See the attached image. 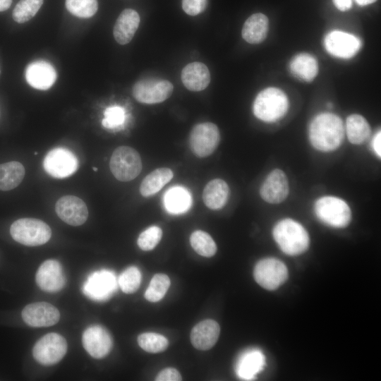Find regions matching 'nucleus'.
<instances>
[{"mask_svg":"<svg viewBox=\"0 0 381 381\" xmlns=\"http://www.w3.org/2000/svg\"><path fill=\"white\" fill-rule=\"evenodd\" d=\"M337 9L341 11H346L351 8L352 0H332Z\"/></svg>","mask_w":381,"mask_h":381,"instance_id":"obj_42","label":"nucleus"},{"mask_svg":"<svg viewBox=\"0 0 381 381\" xmlns=\"http://www.w3.org/2000/svg\"><path fill=\"white\" fill-rule=\"evenodd\" d=\"M23 321L30 327H44L56 324L60 319L59 310L46 302H36L27 305L22 310Z\"/></svg>","mask_w":381,"mask_h":381,"instance_id":"obj_15","label":"nucleus"},{"mask_svg":"<svg viewBox=\"0 0 381 381\" xmlns=\"http://www.w3.org/2000/svg\"><path fill=\"white\" fill-rule=\"evenodd\" d=\"M0 73H1V71H0Z\"/></svg>","mask_w":381,"mask_h":381,"instance_id":"obj_46","label":"nucleus"},{"mask_svg":"<svg viewBox=\"0 0 381 381\" xmlns=\"http://www.w3.org/2000/svg\"><path fill=\"white\" fill-rule=\"evenodd\" d=\"M43 0H20L13 11V18L18 23H24L32 18L37 13Z\"/></svg>","mask_w":381,"mask_h":381,"instance_id":"obj_35","label":"nucleus"},{"mask_svg":"<svg viewBox=\"0 0 381 381\" xmlns=\"http://www.w3.org/2000/svg\"><path fill=\"white\" fill-rule=\"evenodd\" d=\"M380 142H381V133H380V131H379L375 135L372 140V147L373 148V150L375 153L377 155V156H378L379 157L381 156Z\"/></svg>","mask_w":381,"mask_h":381,"instance_id":"obj_41","label":"nucleus"},{"mask_svg":"<svg viewBox=\"0 0 381 381\" xmlns=\"http://www.w3.org/2000/svg\"><path fill=\"white\" fill-rule=\"evenodd\" d=\"M191 195L183 187L175 186L164 195V203L168 212L181 214L186 212L191 205Z\"/></svg>","mask_w":381,"mask_h":381,"instance_id":"obj_28","label":"nucleus"},{"mask_svg":"<svg viewBox=\"0 0 381 381\" xmlns=\"http://www.w3.org/2000/svg\"><path fill=\"white\" fill-rule=\"evenodd\" d=\"M346 132L349 140L355 145L364 143L370 135V126L366 119L359 114L348 116L346 121Z\"/></svg>","mask_w":381,"mask_h":381,"instance_id":"obj_30","label":"nucleus"},{"mask_svg":"<svg viewBox=\"0 0 381 381\" xmlns=\"http://www.w3.org/2000/svg\"><path fill=\"white\" fill-rule=\"evenodd\" d=\"M10 233L16 241L28 246L44 244L52 236L49 226L34 218H22L15 221L11 226Z\"/></svg>","mask_w":381,"mask_h":381,"instance_id":"obj_4","label":"nucleus"},{"mask_svg":"<svg viewBox=\"0 0 381 381\" xmlns=\"http://www.w3.org/2000/svg\"><path fill=\"white\" fill-rule=\"evenodd\" d=\"M92 169H93L94 171H97V169L96 167H93Z\"/></svg>","mask_w":381,"mask_h":381,"instance_id":"obj_45","label":"nucleus"},{"mask_svg":"<svg viewBox=\"0 0 381 381\" xmlns=\"http://www.w3.org/2000/svg\"><path fill=\"white\" fill-rule=\"evenodd\" d=\"M190 243L193 250L199 255L210 258L217 252V245L211 236L205 231L197 230L190 236Z\"/></svg>","mask_w":381,"mask_h":381,"instance_id":"obj_31","label":"nucleus"},{"mask_svg":"<svg viewBox=\"0 0 381 381\" xmlns=\"http://www.w3.org/2000/svg\"><path fill=\"white\" fill-rule=\"evenodd\" d=\"M344 126L341 119L332 113L316 116L309 128V138L312 145L322 152L337 149L344 137Z\"/></svg>","mask_w":381,"mask_h":381,"instance_id":"obj_1","label":"nucleus"},{"mask_svg":"<svg viewBox=\"0 0 381 381\" xmlns=\"http://www.w3.org/2000/svg\"><path fill=\"white\" fill-rule=\"evenodd\" d=\"M377 0H356L360 6H366L375 2Z\"/></svg>","mask_w":381,"mask_h":381,"instance_id":"obj_44","label":"nucleus"},{"mask_svg":"<svg viewBox=\"0 0 381 381\" xmlns=\"http://www.w3.org/2000/svg\"><path fill=\"white\" fill-rule=\"evenodd\" d=\"M207 5V0H182L183 10L188 15L196 16L203 12Z\"/></svg>","mask_w":381,"mask_h":381,"instance_id":"obj_39","label":"nucleus"},{"mask_svg":"<svg viewBox=\"0 0 381 381\" xmlns=\"http://www.w3.org/2000/svg\"><path fill=\"white\" fill-rule=\"evenodd\" d=\"M23 165L16 161L0 164V190H10L17 187L25 176Z\"/></svg>","mask_w":381,"mask_h":381,"instance_id":"obj_29","label":"nucleus"},{"mask_svg":"<svg viewBox=\"0 0 381 381\" xmlns=\"http://www.w3.org/2000/svg\"><path fill=\"white\" fill-rule=\"evenodd\" d=\"M171 284L169 277L165 274H156L151 279L145 292V298L150 302L162 299Z\"/></svg>","mask_w":381,"mask_h":381,"instance_id":"obj_32","label":"nucleus"},{"mask_svg":"<svg viewBox=\"0 0 381 381\" xmlns=\"http://www.w3.org/2000/svg\"><path fill=\"white\" fill-rule=\"evenodd\" d=\"M268 28L267 17L260 13H254L245 21L242 37L250 44H259L266 38Z\"/></svg>","mask_w":381,"mask_h":381,"instance_id":"obj_25","label":"nucleus"},{"mask_svg":"<svg viewBox=\"0 0 381 381\" xmlns=\"http://www.w3.org/2000/svg\"><path fill=\"white\" fill-rule=\"evenodd\" d=\"M265 365V357L258 349H250L243 353L238 358L236 372L238 376L243 380H252Z\"/></svg>","mask_w":381,"mask_h":381,"instance_id":"obj_22","label":"nucleus"},{"mask_svg":"<svg viewBox=\"0 0 381 381\" xmlns=\"http://www.w3.org/2000/svg\"><path fill=\"white\" fill-rule=\"evenodd\" d=\"M25 79L32 87L46 90L55 83L56 72L49 62L36 61L30 63L25 69Z\"/></svg>","mask_w":381,"mask_h":381,"instance_id":"obj_19","label":"nucleus"},{"mask_svg":"<svg viewBox=\"0 0 381 381\" xmlns=\"http://www.w3.org/2000/svg\"><path fill=\"white\" fill-rule=\"evenodd\" d=\"M141 272L136 267L131 266L126 269L118 279V284L126 294L135 292L141 282Z\"/></svg>","mask_w":381,"mask_h":381,"instance_id":"obj_37","label":"nucleus"},{"mask_svg":"<svg viewBox=\"0 0 381 381\" xmlns=\"http://www.w3.org/2000/svg\"><path fill=\"white\" fill-rule=\"evenodd\" d=\"M55 211L61 220L71 226L82 225L88 217L86 204L74 195L60 198L56 202Z\"/></svg>","mask_w":381,"mask_h":381,"instance_id":"obj_16","label":"nucleus"},{"mask_svg":"<svg viewBox=\"0 0 381 381\" xmlns=\"http://www.w3.org/2000/svg\"><path fill=\"white\" fill-rule=\"evenodd\" d=\"M138 343L144 351L152 353L164 351L169 345L165 337L155 332H145L140 334Z\"/></svg>","mask_w":381,"mask_h":381,"instance_id":"obj_34","label":"nucleus"},{"mask_svg":"<svg viewBox=\"0 0 381 381\" xmlns=\"http://www.w3.org/2000/svg\"><path fill=\"white\" fill-rule=\"evenodd\" d=\"M110 170L120 181H130L135 179L142 170V161L139 153L128 146H119L113 152Z\"/></svg>","mask_w":381,"mask_h":381,"instance_id":"obj_6","label":"nucleus"},{"mask_svg":"<svg viewBox=\"0 0 381 381\" xmlns=\"http://www.w3.org/2000/svg\"><path fill=\"white\" fill-rule=\"evenodd\" d=\"M38 286L47 292H57L66 284V277L61 264L55 260L44 261L35 277Z\"/></svg>","mask_w":381,"mask_h":381,"instance_id":"obj_17","label":"nucleus"},{"mask_svg":"<svg viewBox=\"0 0 381 381\" xmlns=\"http://www.w3.org/2000/svg\"><path fill=\"white\" fill-rule=\"evenodd\" d=\"M117 280L114 273L109 270H101L90 274L83 285V293L91 300L104 301L116 291Z\"/></svg>","mask_w":381,"mask_h":381,"instance_id":"obj_9","label":"nucleus"},{"mask_svg":"<svg viewBox=\"0 0 381 381\" xmlns=\"http://www.w3.org/2000/svg\"><path fill=\"white\" fill-rule=\"evenodd\" d=\"M67 10L78 18L93 16L98 8L97 0H66Z\"/></svg>","mask_w":381,"mask_h":381,"instance_id":"obj_36","label":"nucleus"},{"mask_svg":"<svg viewBox=\"0 0 381 381\" xmlns=\"http://www.w3.org/2000/svg\"><path fill=\"white\" fill-rule=\"evenodd\" d=\"M272 234L280 249L289 255H300L309 246L310 238L307 231L300 223L291 219L287 218L277 222Z\"/></svg>","mask_w":381,"mask_h":381,"instance_id":"obj_2","label":"nucleus"},{"mask_svg":"<svg viewBox=\"0 0 381 381\" xmlns=\"http://www.w3.org/2000/svg\"><path fill=\"white\" fill-rule=\"evenodd\" d=\"M12 0H0V11L7 10L11 5Z\"/></svg>","mask_w":381,"mask_h":381,"instance_id":"obj_43","label":"nucleus"},{"mask_svg":"<svg viewBox=\"0 0 381 381\" xmlns=\"http://www.w3.org/2000/svg\"><path fill=\"white\" fill-rule=\"evenodd\" d=\"M173 90V85L169 80L146 78L135 83L132 92L138 102L152 104L165 101L171 95Z\"/></svg>","mask_w":381,"mask_h":381,"instance_id":"obj_10","label":"nucleus"},{"mask_svg":"<svg viewBox=\"0 0 381 381\" xmlns=\"http://www.w3.org/2000/svg\"><path fill=\"white\" fill-rule=\"evenodd\" d=\"M140 16L131 8L124 9L118 17L113 30L115 40L121 45L129 43L140 24Z\"/></svg>","mask_w":381,"mask_h":381,"instance_id":"obj_21","label":"nucleus"},{"mask_svg":"<svg viewBox=\"0 0 381 381\" xmlns=\"http://www.w3.org/2000/svg\"><path fill=\"white\" fill-rule=\"evenodd\" d=\"M126 117V111L123 107L112 105L104 110L102 125L106 129L117 131L124 126Z\"/></svg>","mask_w":381,"mask_h":381,"instance_id":"obj_33","label":"nucleus"},{"mask_svg":"<svg viewBox=\"0 0 381 381\" xmlns=\"http://www.w3.org/2000/svg\"><path fill=\"white\" fill-rule=\"evenodd\" d=\"M229 194L227 183L221 179H215L207 183L204 188L202 200L209 209L217 210L226 205Z\"/></svg>","mask_w":381,"mask_h":381,"instance_id":"obj_24","label":"nucleus"},{"mask_svg":"<svg viewBox=\"0 0 381 381\" xmlns=\"http://www.w3.org/2000/svg\"><path fill=\"white\" fill-rule=\"evenodd\" d=\"M173 171L167 167L156 169L143 180L140 192L144 197L151 196L159 192L173 178Z\"/></svg>","mask_w":381,"mask_h":381,"instance_id":"obj_27","label":"nucleus"},{"mask_svg":"<svg viewBox=\"0 0 381 381\" xmlns=\"http://www.w3.org/2000/svg\"><path fill=\"white\" fill-rule=\"evenodd\" d=\"M220 332L219 324L214 320L207 319L198 322L190 332V341L199 350H209L218 340Z\"/></svg>","mask_w":381,"mask_h":381,"instance_id":"obj_20","label":"nucleus"},{"mask_svg":"<svg viewBox=\"0 0 381 381\" xmlns=\"http://www.w3.org/2000/svg\"><path fill=\"white\" fill-rule=\"evenodd\" d=\"M162 236V231L159 226H150L139 235L138 246L143 250H151L159 243Z\"/></svg>","mask_w":381,"mask_h":381,"instance_id":"obj_38","label":"nucleus"},{"mask_svg":"<svg viewBox=\"0 0 381 381\" xmlns=\"http://www.w3.org/2000/svg\"><path fill=\"white\" fill-rule=\"evenodd\" d=\"M181 78L188 90L198 92L208 86L210 82V73L204 64L193 62L187 64L182 69Z\"/></svg>","mask_w":381,"mask_h":381,"instance_id":"obj_23","label":"nucleus"},{"mask_svg":"<svg viewBox=\"0 0 381 381\" xmlns=\"http://www.w3.org/2000/svg\"><path fill=\"white\" fill-rule=\"evenodd\" d=\"M181 380V375L179 372L173 368L164 369L155 378L157 381H179Z\"/></svg>","mask_w":381,"mask_h":381,"instance_id":"obj_40","label":"nucleus"},{"mask_svg":"<svg viewBox=\"0 0 381 381\" xmlns=\"http://www.w3.org/2000/svg\"><path fill=\"white\" fill-rule=\"evenodd\" d=\"M286 265L274 258H266L257 262L253 271L256 282L265 289H278L288 279Z\"/></svg>","mask_w":381,"mask_h":381,"instance_id":"obj_7","label":"nucleus"},{"mask_svg":"<svg viewBox=\"0 0 381 381\" xmlns=\"http://www.w3.org/2000/svg\"><path fill=\"white\" fill-rule=\"evenodd\" d=\"M43 167L51 176L64 179L77 171L78 160L76 156L67 148L56 147L46 155L43 160Z\"/></svg>","mask_w":381,"mask_h":381,"instance_id":"obj_12","label":"nucleus"},{"mask_svg":"<svg viewBox=\"0 0 381 381\" xmlns=\"http://www.w3.org/2000/svg\"><path fill=\"white\" fill-rule=\"evenodd\" d=\"M289 109L285 93L277 87H268L258 93L253 102L254 115L265 122H274L282 118Z\"/></svg>","mask_w":381,"mask_h":381,"instance_id":"obj_3","label":"nucleus"},{"mask_svg":"<svg viewBox=\"0 0 381 381\" xmlns=\"http://www.w3.org/2000/svg\"><path fill=\"white\" fill-rule=\"evenodd\" d=\"M67 351V342L57 333H49L35 344L32 349L34 358L44 365H54L60 361Z\"/></svg>","mask_w":381,"mask_h":381,"instance_id":"obj_11","label":"nucleus"},{"mask_svg":"<svg viewBox=\"0 0 381 381\" xmlns=\"http://www.w3.org/2000/svg\"><path fill=\"white\" fill-rule=\"evenodd\" d=\"M315 213L324 224L334 228L346 227L351 222V211L348 204L341 198L325 196L315 204Z\"/></svg>","mask_w":381,"mask_h":381,"instance_id":"obj_5","label":"nucleus"},{"mask_svg":"<svg viewBox=\"0 0 381 381\" xmlns=\"http://www.w3.org/2000/svg\"><path fill=\"white\" fill-rule=\"evenodd\" d=\"M82 342L86 351L95 358H102L111 351L113 341L109 332L101 325L88 327L83 332Z\"/></svg>","mask_w":381,"mask_h":381,"instance_id":"obj_13","label":"nucleus"},{"mask_svg":"<svg viewBox=\"0 0 381 381\" xmlns=\"http://www.w3.org/2000/svg\"><path fill=\"white\" fill-rule=\"evenodd\" d=\"M289 190V181L285 173L276 169L267 175L260 187V194L267 202L277 204L286 198Z\"/></svg>","mask_w":381,"mask_h":381,"instance_id":"obj_18","label":"nucleus"},{"mask_svg":"<svg viewBox=\"0 0 381 381\" xmlns=\"http://www.w3.org/2000/svg\"><path fill=\"white\" fill-rule=\"evenodd\" d=\"M291 73L298 79L312 81L318 74L317 60L312 55L301 53L295 56L290 63Z\"/></svg>","mask_w":381,"mask_h":381,"instance_id":"obj_26","label":"nucleus"},{"mask_svg":"<svg viewBox=\"0 0 381 381\" xmlns=\"http://www.w3.org/2000/svg\"><path fill=\"white\" fill-rule=\"evenodd\" d=\"M325 46L327 51L332 55L341 59H349L359 51L361 42L353 35L334 30L325 37Z\"/></svg>","mask_w":381,"mask_h":381,"instance_id":"obj_14","label":"nucleus"},{"mask_svg":"<svg viewBox=\"0 0 381 381\" xmlns=\"http://www.w3.org/2000/svg\"><path fill=\"white\" fill-rule=\"evenodd\" d=\"M219 140V131L214 123H200L195 126L190 132V147L196 156L206 157L217 149Z\"/></svg>","mask_w":381,"mask_h":381,"instance_id":"obj_8","label":"nucleus"}]
</instances>
